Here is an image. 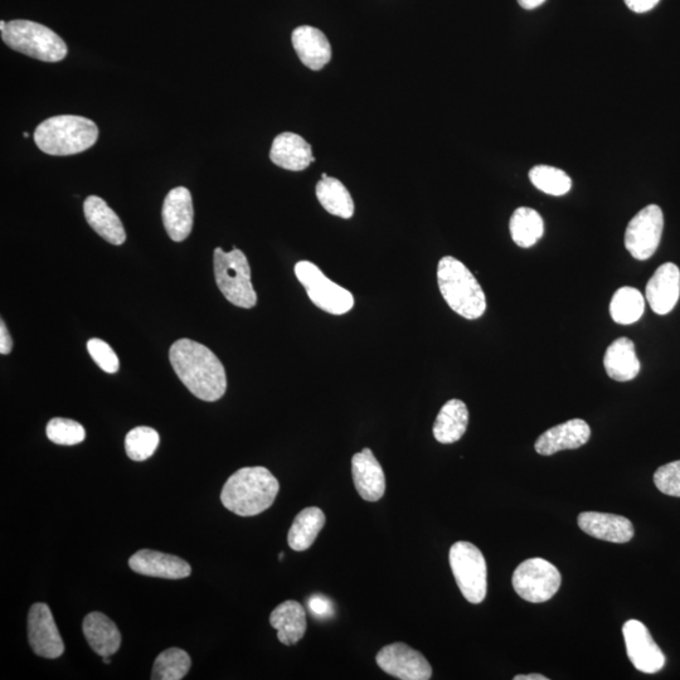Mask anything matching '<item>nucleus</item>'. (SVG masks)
<instances>
[{"instance_id": "obj_13", "label": "nucleus", "mask_w": 680, "mask_h": 680, "mask_svg": "<svg viewBox=\"0 0 680 680\" xmlns=\"http://www.w3.org/2000/svg\"><path fill=\"white\" fill-rule=\"evenodd\" d=\"M28 639L33 652L38 657L56 659L65 652V644H63L50 607L42 602L34 604L29 610Z\"/></svg>"}, {"instance_id": "obj_29", "label": "nucleus", "mask_w": 680, "mask_h": 680, "mask_svg": "<svg viewBox=\"0 0 680 680\" xmlns=\"http://www.w3.org/2000/svg\"><path fill=\"white\" fill-rule=\"evenodd\" d=\"M509 230L517 246L529 249L544 235L543 218L533 208L519 207L510 217Z\"/></svg>"}, {"instance_id": "obj_34", "label": "nucleus", "mask_w": 680, "mask_h": 680, "mask_svg": "<svg viewBox=\"0 0 680 680\" xmlns=\"http://www.w3.org/2000/svg\"><path fill=\"white\" fill-rule=\"evenodd\" d=\"M46 434L48 439L57 445H77L86 439L84 426L77 421L61 417L48 422Z\"/></svg>"}, {"instance_id": "obj_9", "label": "nucleus", "mask_w": 680, "mask_h": 680, "mask_svg": "<svg viewBox=\"0 0 680 680\" xmlns=\"http://www.w3.org/2000/svg\"><path fill=\"white\" fill-rule=\"evenodd\" d=\"M512 584L519 597L532 604L551 600L560 590L562 577L551 562L543 558H529L516 568Z\"/></svg>"}, {"instance_id": "obj_25", "label": "nucleus", "mask_w": 680, "mask_h": 680, "mask_svg": "<svg viewBox=\"0 0 680 680\" xmlns=\"http://www.w3.org/2000/svg\"><path fill=\"white\" fill-rule=\"evenodd\" d=\"M270 624L284 645L299 643L306 633L305 609L299 602L285 601L271 612Z\"/></svg>"}, {"instance_id": "obj_42", "label": "nucleus", "mask_w": 680, "mask_h": 680, "mask_svg": "<svg viewBox=\"0 0 680 680\" xmlns=\"http://www.w3.org/2000/svg\"><path fill=\"white\" fill-rule=\"evenodd\" d=\"M102 662H104L105 664H110L111 659H110V657H102Z\"/></svg>"}, {"instance_id": "obj_33", "label": "nucleus", "mask_w": 680, "mask_h": 680, "mask_svg": "<svg viewBox=\"0 0 680 680\" xmlns=\"http://www.w3.org/2000/svg\"><path fill=\"white\" fill-rule=\"evenodd\" d=\"M159 441V434L152 427H135L125 437L126 454L134 461L148 460L157 451Z\"/></svg>"}, {"instance_id": "obj_30", "label": "nucleus", "mask_w": 680, "mask_h": 680, "mask_svg": "<svg viewBox=\"0 0 680 680\" xmlns=\"http://www.w3.org/2000/svg\"><path fill=\"white\" fill-rule=\"evenodd\" d=\"M645 312V300L638 289L624 286L620 288L610 303L611 318L615 323L630 325L638 322Z\"/></svg>"}, {"instance_id": "obj_4", "label": "nucleus", "mask_w": 680, "mask_h": 680, "mask_svg": "<svg viewBox=\"0 0 680 680\" xmlns=\"http://www.w3.org/2000/svg\"><path fill=\"white\" fill-rule=\"evenodd\" d=\"M437 284L446 303L460 317L475 320L487 310L482 286L463 262L453 256H445L437 266Z\"/></svg>"}, {"instance_id": "obj_41", "label": "nucleus", "mask_w": 680, "mask_h": 680, "mask_svg": "<svg viewBox=\"0 0 680 680\" xmlns=\"http://www.w3.org/2000/svg\"><path fill=\"white\" fill-rule=\"evenodd\" d=\"M514 680H548V678L544 677L542 674H519L514 677Z\"/></svg>"}, {"instance_id": "obj_11", "label": "nucleus", "mask_w": 680, "mask_h": 680, "mask_svg": "<svg viewBox=\"0 0 680 680\" xmlns=\"http://www.w3.org/2000/svg\"><path fill=\"white\" fill-rule=\"evenodd\" d=\"M623 634L626 652L636 669L646 674H655L664 668L665 655L641 621H626Z\"/></svg>"}, {"instance_id": "obj_18", "label": "nucleus", "mask_w": 680, "mask_h": 680, "mask_svg": "<svg viewBox=\"0 0 680 680\" xmlns=\"http://www.w3.org/2000/svg\"><path fill=\"white\" fill-rule=\"evenodd\" d=\"M352 475L358 494L367 502H378L385 495V473L371 449H363L353 456Z\"/></svg>"}, {"instance_id": "obj_37", "label": "nucleus", "mask_w": 680, "mask_h": 680, "mask_svg": "<svg viewBox=\"0 0 680 680\" xmlns=\"http://www.w3.org/2000/svg\"><path fill=\"white\" fill-rule=\"evenodd\" d=\"M308 604L310 611H312L315 616H319V618H329V616L333 615L332 601L323 595L310 597Z\"/></svg>"}, {"instance_id": "obj_17", "label": "nucleus", "mask_w": 680, "mask_h": 680, "mask_svg": "<svg viewBox=\"0 0 680 680\" xmlns=\"http://www.w3.org/2000/svg\"><path fill=\"white\" fill-rule=\"evenodd\" d=\"M129 566L139 575L167 578V580H181V578L191 576L192 572L189 563L182 558L152 550L134 553L130 557Z\"/></svg>"}, {"instance_id": "obj_8", "label": "nucleus", "mask_w": 680, "mask_h": 680, "mask_svg": "<svg viewBox=\"0 0 680 680\" xmlns=\"http://www.w3.org/2000/svg\"><path fill=\"white\" fill-rule=\"evenodd\" d=\"M295 275L304 286L309 299L319 309L333 315L351 312L354 306L351 291L333 283L313 262L299 261L295 265Z\"/></svg>"}, {"instance_id": "obj_28", "label": "nucleus", "mask_w": 680, "mask_h": 680, "mask_svg": "<svg viewBox=\"0 0 680 680\" xmlns=\"http://www.w3.org/2000/svg\"><path fill=\"white\" fill-rule=\"evenodd\" d=\"M317 198L325 211L330 215L349 220L354 215V202L348 189L338 179L322 174V181L317 184Z\"/></svg>"}, {"instance_id": "obj_1", "label": "nucleus", "mask_w": 680, "mask_h": 680, "mask_svg": "<svg viewBox=\"0 0 680 680\" xmlns=\"http://www.w3.org/2000/svg\"><path fill=\"white\" fill-rule=\"evenodd\" d=\"M169 361L179 380L199 400L215 402L227 390L226 369L210 348L183 338L170 347Z\"/></svg>"}, {"instance_id": "obj_15", "label": "nucleus", "mask_w": 680, "mask_h": 680, "mask_svg": "<svg viewBox=\"0 0 680 680\" xmlns=\"http://www.w3.org/2000/svg\"><path fill=\"white\" fill-rule=\"evenodd\" d=\"M162 217L165 230L174 242L187 240L194 217L191 192L184 187L172 189L164 199Z\"/></svg>"}, {"instance_id": "obj_43", "label": "nucleus", "mask_w": 680, "mask_h": 680, "mask_svg": "<svg viewBox=\"0 0 680 680\" xmlns=\"http://www.w3.org/2000/svg\"><path fill=\"white\" fill-rule=\"evenodd\" d=\"M284 555H285L284 552H281V553H280V556H279V560H280V561H283Z\"/></svg>"}, {"instance_id": "obj_10", "label": "nucleus", "mask_w": 680, "mask_h": 680, "mask_svg": "<svg viewBox=\"0 0 680 680\" xmlns=\"http://www.w3.org/2000/svg\"><path fill=\"white\" fill-rule=\"evenodd\" d=\"M664 230V215L657 204H650L631 218L625 232V247L634 259L645 261L657 252Z\"/></svg>"}, {"instance_id": "obj_20", "label": "nucleus", "mask_w": 680, "mask_h": 680, "mask_svg": "<svg viewBox=\"0 0 680 680\" xmlns=\"http://www.w3.org/2000/svg\"><path fill=\"white\" fill-rule=\"evenodd\" d=\"M300 61L310 70L319 71L332 60V47L327 36L318 28L301 26L291 36Z\"/></svg>"}, {"instance_id": "obj_21", "label": "nucleus", "mask_w": 680, "mask_h": 680, "mask_svg": "<svg viewBox=\"0 0 680 680\" xmlns=\"http://www.w3.org/2000/svg\"><path fill=\"white\" fill-rule=\"evenodd\" d=\"M270 159L278 167L291 172H300L315 162L310 144L303 136L294 133L276 136L270 150Z\"/></svg>"}, {"instance_id": "obj_23", "label": "nucleus", "mask_w": 680, "mask_h": 680, "mask_svg": "<svg viewBox=\"0 0 680 680\" xmlns=\"http://www.w3.org/2000/svg\"><path fill=\"white\" fill-rule=\"evenodd\" d=\"M87 643L100 657H111L120 649L121 634L118 626L101 612H90L82 625Z\"/></svg>"}, {"instance_id": "obj_35", "label": "nucleus", "mask_w": 680, "mask_h": 680, "mask_svg": "<svg viewBox=\"0 0 680 680\" xmlns=\"http://www.w3.org/2000/svg\"><path fill=\"white\" fill-rule=\"evenodd\" d=\"M87 351L94 359V362L102 371L106 373H116L119 371V358L116 356L114 349L109 346L105 340L99 338H92L87 342Z\"/></svg>"}, {"instance_id": "obj_38", "label": "nucleus", "mask_w": 680, "mask_h": 680, "mask_svg": "<svg viewBox=\"0 0 680 680\" xmlns=\"http://www.w3.org/2000/svg\"><path fill=\"white\" fill-rule=\"evenodd\" d=\"M626 7L634 13H648L658 6L660 0H624Z\"/></svg>"}, {"instance_id": "obj_12", "label": "nucleus", "mask_w": 680, "mask_h": 680, "mask_svg": "<svg viewBox=\"0 0 680 680\" xmlns=\"http://www.w3.org/2000/svg\"><path fill=\"white\" fill-rule=\"evenodd\" d=\"M376 660L383 672L401 680H429L432 677L431 665L424 655L403 643L385 646Z\"/></svg>"}, {"instance_id": "obj_22", "label": "nucleus", "mask_w": 680, "mask_h": 680, "mask_svg": "<svg viewBox=\"0 0 680 680\" xmlns=\"http://www.w3.org/2000/svg\"><path fill=\"white\" fill-rule=\"evenodd\" d=\"M84 213L87 223L97 235H100L109 244L120 246L126 241V232L123 222L116 213L111 210L104 199L97 196L86 198Z\"/></svg>"}, {"instance_id": "obj_3", "label": "nucleus", "mask_w": 680, "mask_h": 680, "mask_svg": "<svg viewBox=\"0 0 680 680\" xmlns=\"http://www.w3.org/2000/svg\"><path fill=\"white\" fill-rule=\"evenodd\" d=\"M99 139L94 121L77 115H58L43 121L34 131V143L48 155L67 157L90 149Z\"/></svg>"}, {"instance_id": "obj_31", "label": "nucleus", "mask_w": 680, "mask_h": 680, "mask_svg": "<svg viewBox=\"0 0 680 680\" xmlns=\"http://www.w3.org/2000/svg\"><path fill=\"white\" fill-rule=\"evenodd\" d=\"M192 660L187 652L179 648L164 650L155 659L153 680H181L191 669Z\"/></svg>"}, {"instance_id": "obj_6", "label": "nucleus", "mask_w": 680, "mask_h": 680, "mask_svg": "<svg viewBox=\"0 0 680 680\" xmlns=\"http://www.w3.org/2000/svg\"><path fill=\"white\" fill-rule=\"evenodd\" d=\"M218 288L231 304L251 309L257 304V294L251 283L249 260L241 250L233 247L226 252L217 247L213 256Z\"/></svg>"}, {"instance_id": "obj_27", "label": "nucleus", "mask_w": 680, "mask_h": 680, "mask_svg": "<svg viewBox=\"0 0 680 680\" xmlns=\"http://www.w3.org/2000/svg\"><path fill=\"white\" fill-rule=\"evenodd\" d=\"M325 524V514L318 507H310L296 516L288 534L291 550L303 552L313 546Z\"/></svg>"}, {"instance_id": "obj_44", "label": "nucleus", "mask_w": 680, "mask_h": 680, "mask_svg": "<svg viewBox=\"0 0 680 680\" xmlns=\"http://www.w3.org/2000/svg\"><path fill=\"white\" fill-rule=\"evenodd\" d=\"M24 138H28L29 134L28 133H23Z\"/></svg>"}, {"instance_id": "obj_7", "label": "nucleus", "mask_w": 680, "mask_h": 680, "mask_svg": "<svg viewBox=\"0 0 680 680\" xmlns=\"http://www.w3.org/2000/svg\"><path fill=\"white\" fill-rule=\"evenodd\" d=\"M449 561L461 594L470 604H482L488 592V568L482 551L470 542H456Z\"/></svg>"}, {"instance_id": "obj_14", "label": "nucleus", "mask_w": 680, "mask_h": 680, "mask_svg": "<svg viewBox=\"0 0 680 680\" xmlns=\"http://www.w3.org/2000/svg\"><path fill=\"white\" fill-rule=\"evenodd\" d=\"M591 429L586 421L573 419L552 427L538 437L534 449L537 454L551 456L563 450H576L589 442Z\"/></svg>"}, {"instance_id": "obj_5", "label": "nucleus", "mask_w": 680, "mask_h": 680, "mask_svg": "<svg viewBox=\"0 0 680 680\" xmlns=\"http://www.w3.org/2000/svg\"><path fill=\"white\" fill-rule=\"evenodd\" d=\"M2 40L8 47L43 62H60L67 56V45L57 33L43 24L17 19L0 22Z\"/></svg>"}, {"instance_id": "obj_36", "label": "nucleus", "mask_w": 680, "mask_h": 680, "mask_svg": "<svg viewBox=\"0 0 680 680\" xmlns=\"http://www.w3.org/2000/svg\"><path fill=\"white\" fill-rule=\"evenodd\" d=\"M654 483L663 494L680 498V460L660 466L655 471Z\"/></svg>"}, {"instance_id": "obj_2", "label": "nucleus", "mask_w": 680, "mask_h": 680, "mask_svg": "<svg viewBox=\"0 0 680 680\" xmlns=\"http://www.w3.org/2000/svg\"><path fill=\"white\" fill-rule=\"evenodd\" d=\"M279 490V480L264 466L242 468L227 480L221 502L237 516L254 517L274 504Z\"/></svg>"}, {"instance_id": "obj_16", "label": "nucleus", "mask_w": 680, "mask_h": 680, "mask_svg": "<svg viewBox=\"0 0 680 680\" xmlns=\"http://www.w3.org/2000/svg\"><path fill=\"white\" fill-rule=\"evenodd\" d=\"M645 296L655 314L672 312L680 296L679 267L673 262L660 266L646 285Z\"/></svg>"}, {"instance_id": "obj_32", "label": "nucleus", "mask_w": 680, "mask_h": 680, "mask_svg": "<svg viewBox=\"0 0 680 680\" xmlns=\"http://www.w3.org/2000/svg\"><path fill=\"white\" fill-rule=\"evenodd\" d=\"M529 179L539 191L550 196H565L571 191L572 181L570 176L563 170L551 167V165H537L529 172Z\"/></svg>"}, {"instance_id": "obj_24", "label": "nucleus", "mask_w": 680, "mask_h": 680, "mask_svg": "<svg viewBox=\"0 0 680 680\" xmlns=\"http://www.w3.org/2000/svg\"><path fill=\"white\" fill-rule=\"evenodd\" d=\"M607 376L618 382L633 381L640 372V361L635 344L629 338H619L607 348L604 357Z\"/></svg>"}, {"instance_id": "obj_39", "label": "nucleus", "mask_w": 680, "mask_h": 680, "mask_svg": "<svg viewBox=\"0 0 680 680\" xmlns=\"http://www.w3.org/2000/svg\"><path fill=\"white\" fill-rule=\"evenodd\" d=\"M12 348L13 339L11 335H9L6 323L2 320V322H0V353H2L3 356H6V354L12 352Z\"/></svg>"}, {"instance_id": "obj_26", "label": "nucleus", "mask_w": 680, "mask_h": 680, "mask_svg": "<svg viewBox=\"0 0 680 680\" xmlns=\"http://www.w3.org/2000/svg\"><path fill=\"white\" fill-rule=\"evenodd\" d=\"M468 425V407L463 401L450 400L442 406L432 432L440 444H454L464 436Z\"/></svg>"}, {"instance_id": "obj_40", "label": "nucleus", "mask_w": 680, "mask_h": 680, "mask_svg": "<svg viewBox=\"0 0 680 680\" xmlns=\"http://www.w3.org/2000/svg\"><path fill=\"white\" fill-rule=\"evenodd\" d=\"M544 2H546V0H518L519 6L523 9H527V11H532V9L541 7Z\"/></svg>"}, {"instance_id": "obj_19", "label": "nucleus", "mask_w": 680, "mask_h": 680, "mask_svg": "<svg viewBox=\"0 0 680 680\" xmlns=\"http://www.w3.org/2000/svg\"><path fill=\"white\" fill-rule=\"evenodd\" d=\"M577 523L589 536L611 543H628L635 533L633 523L616 514L584 512L578 516Z\"/></svg>"}]
</instances>
